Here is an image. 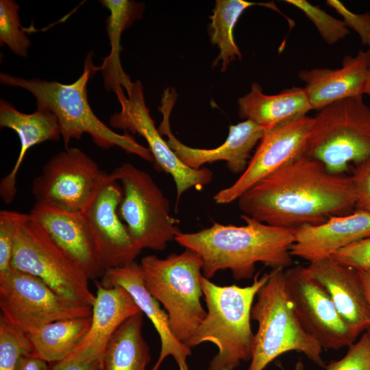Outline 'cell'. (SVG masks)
<instances>
[{"label":"cell","mask_w":370,"mask_h":370,"mask_svg":"<svg viewBox=\"0 0 370 370\" xmlns=\"http://www.w3.org/2000/svg\"><path fill=\"white\" fill-rule=\"evenodd\" d=\"M177 98L175 90L166 88L162 94L159 110L162 120L158 127L162 136L180 161L189 168L200 169L208 163L223 160L234 174H242L251 158L255 146L262 138L265 130L250 120L231 125L225 142L214 148L202 149L187 146L173 134L169 123L170 115Z\"/></svg>","instance_id":"9a60e30c"},{"label":"cell","mask_w":370,"mask_h":370,"mask_svg":"<svg viewBox=\"0 0 370 370\" xmlns=\"http://www.w3.org/2000/svg\"><path fill=\"white\" fill-rule=\"evenodd\" d=\"M237 200L243 214L294 230L350 214L356 206L352 176L330 173L305 156L264 177Z\"/></svg>","instance_id":"6da1fadb"},{"label":"cell","mask_w":370,"mask_h":370,"mask_svg":"<svg viewBox=\"0 0 370 370\" xmlns=\"http://www.w3.org/2000/svg\"><path fill=\"white\" fill-rule=\"evenodd\" d=\"M370 310V270H358Z\"/></svg>","instance_id":"f35d334b"},{"label":"cell","mask_w":370,"mask_h":370,"mask_svg":"<svg viewBox=\"0 0 370 370\" xmlns=\"http://www.w3.org/2000/svg\"><path fill=\"white\" fill-rule=\"evenodd\" d=\"M312 117L308 115L265 131L245 171L213 197L218 204L237 200L249 188L280 167L304 156Z\"/></svg>","instance_id":"2e32d148"},{"label":"cell","mask_w":370,"mask_h":370,"mask_svg":"<svg viewBox=\"0 0 370 370\" xmlns=\"http://www.w3.org/2000/svg\"><path fill=\"white\" fill-rule=\"evenodd\" d=\"M285 2L299 8L313 23L322 38L333 45L349 34L348 27L343 20L328 14L319 6L305 0H286Z\"/></svg>","instance_id":"4dcf8cb0"},{"label":"cell","mask_w":370,"mask_h":370,"mask_svg":"<svg viewBox=\"0 0 370 370\" xmlns=\"http://www.w3.org/2000/svg\"><path fill=\"white\" fill-rule=\"evenodd\" d=\"M306 269L327 291L355 340L370 328V310L357 269L332 256L310 262Z\"/></svg>","instance_id":"e0dca14e"},{"label":"cell","mask_w":370,"mask_h":370,"mask_svg":"<svg viewBox=\"0 0 370 370\" xmlns=\"http://www.w3.org/2000/svg\"><path fill=\"white\" fill-rule=\"evenodd\" d=\"M106 173L85 152L69 147L53 156L32 184L37 203L79 212L87 207Z\"/></svg>","instance_id":"7c38bea8"},{"label":"cell","mask_w":370,"mask_h":370,"mask_svg":"<svg viewBox=\"0 0 370 370\" xmlns=\"http://www.w3.org/2000/svg\"><path fill=\"white\" fill-rule=\"evenodd\" d=\"M18 10L15 1H0V43L16 55L26 57L31 41L22 29Z\"/></svg>","instance_id":"f546056e"},{"label":"cell","mask_w":370,"mask_h":370,"mask_svg":"<svg viewBox=\"0 0 370 370\" xmlns=\"http://www.w3.org/2000/svg\"><path fill=\"white\" fill-rule=\"evenodd\" d=\"M369 51L359 50L347 56L339 69L316 68L301 70L298 76L312 110H321L332 103L364 95L367 77Z\"/></svg>","instance_id":"44dd1931"},{"label":"cell","mask_w":370,"mask_h":370,"mask_svg":"<svg viewBox=\"0 0 370 370\" xmlns=\"http://www.w3.org/2000/svg\"><path fill=\"white\" fill-rule=\"evenodd\" d=\"M143 313L127 319L109 339L103 354L104 370H147L149 348L143 336Z\"/></svg>","instance_id":"484cf974"},{"label":"cell","mask_w":370,"mask_h":370,"mask_svg":"<svg viewBox=\"0 0 370 370\" xmlns=\"http://www.w3.org/2000/svg\"><path fill=\"white\" fill-rule=\"evenodd\" d=\"M1 314L27 334L51 322L92 315V307L57 292L43 280L11 267L0 274Z\"/></svg>","instance_id":"9c48e42d"},{"label":"cell","mask_w":370,"mask_h":370,"mask_svg":"<svg viewBox=\"0 0 370 370\" xmlns=\"http://www.w3.org/2000/svg\"><path fill=\"white\" fill-rule=\"evenodd\" d=\"M282 370H285L284 368L280 367ZM304 369V365L301 361H299L295 366V368L294 370H303Z\"/></svg>","instance_id":"60d3db41"},{"label":"cell","mask_w":370,"mask_h":370,"mask_svg":"<svg viewBox=\"0 0 370 370\" xmlns=\"http://www.w3.org/2000/svg\"><path fill=\"white\" fill-rule=\"evenodd\" d=\"M116 93L121 110L113 114L110 125L114 128L143 136L148 145L156 169L163 171L173 177L176 186L177 208L182 194L190 188L197 190L210 184L212 172L206 169H193L183 164L162 138L146 106L143 87L139 80L133 82L126 90Z\"/></svg>","instance_id":"8fae6325"},{"label":"cell","mask_w":370,"mask_h":370,"mask_svg":"<svg viewBox=\"0 0 370 370\" xmlns=\"http://www.w3.org/2000/svg\"><path fill=\"white\" fill-rule=\"evenodd\" d=\"M99 71L92 63V53L87 55L81 76L69 84L39 78L24 79L1 73V84L18 87L31 92L36 99L37 108L50 110L56 117L65 149L71 140H80L89 134L94 143L103 149L118 147L150 162L153 156L148 149L125 133L119 134L101 121L92 111L88 100L87 84Z\"/></svg>","instance_id":"3957f363"},{"label":"cell","mask_w":370,"mask_h":370,"mask_svg":"<svg viewBox=\"0 0 370 370\" xmlns=\"http://www.w3.org/2000/svg\"><path fill=\"white\" fill-rule=\"evenodd\" d=\"M284 277L286 291L299 320L323 349L338 350L355 342L328 293L306 267L287 268Z\"/></svg>","instance_id":"4fadbf2b"},{"label":"cell","mask_w":370,"mask_h":370,"mask_svg":"<svg viewBox=\"0 0 370 370\" xmlns=\"http://www.w3.org/2000/svg\"><path fill=\"white\" fill-rule=\"evenodd\" d=\"M241 217L245 225L214 223L199 232H181L175 241L201 257L202 274L208 279L229 269L234 280H249L255 275L258 262L272 269L293 264L290 251L294 229L270 225L243 214Z\"/></svg>","instance_id":"7a4b0ae2"},{"label":"cell","mask_w":370,"mask_h":370,"mask_svg":"<svg viewBox=\"0 0 370 370\" xmlns=\"http://www.w3.org/2000/svg\"><path fill=\"white\" fill-rule=\"evenodd\" d=\"M122 187L106 174L94 197L82 211L97 257L106 271L129 265L141 252L119 214Z\"/></svg>","instance_id":"5bb4252c"},{"label":"cell","mask_w":370,"mask_h":370,"mask_svg":"<svg viewBox=\"0 0 370 370\" xmlns=\"http://www.w3.org/2000/svg\"><path fill=\"white\" fill-rule=\"evenodd\" d=\"M238 116L265 131L305 116L312 110L304 88L293 86L276 95H267L257 82L238 100Z\"/></svg>","instance_id":"cb8c5ba5"},{"label":"cell","mask_w":370,"mask_h":370,"mask_svg":"<svg viewBox=\"0 0 370 370\" xmlns=\"http://www.w3.org/2000/svg\"><path fill=\"white\" fill-rule=\"evenodd\" d=\"M370 236V214L355 210L332 217L318 225H303L295 230L292 256L310 262L331 256L338 250Z\"/></svg>","instance_id":"ffe728a7"},{"label":"cell","mask_w":370,"mask_h":370,"mask_svg":"<svg viewBox=\"0 0 370 370\" xmlns=\"http://www.w3.org/2000/svg\"><path fill=\"white\" fill-rule=\"evenodd\" d=\"M0 127L14 131L21 144L14 166L0 182V197L4 203L10 204L17 191L16 176L28 150L43 142L58 140L61 134L58 120L50 110L37 108L33 113H23L2 99L0 101Z\"/></svg>","instance_id":"7402d4cb"},{"label":"cell","mask_w":370,"mask_h":370,"mask_svg":"<svg viewBox=\"0 0 370 370\" xmlns=\"http://www.w3.org/2000/svg\"><path fill=\"white\" fill-rule=\"evenodd\" d=\"M256 297L251 318L258 322V328L248 370H264L277 357L291 351L303 353L324 368L323 348L304 328L288 297L284 269H272Z\"/></svg>","instance_id":"5b68a950"},{"label":"cell","mask_w":370,"mask_h":370,"mask_svg":"<svg viewBox=\"0 0 370 370\" xmlns=\"http://www.w3.org/2000/svg\"><path fill=\"white\" fill-rule=\"evenodd\" d=\"M325 370H370V328L360 338L348 347L347 354L338 360L325 365Z\"/></svg>","instance_id":"d6a6232c"},{"label":"cell","mask_w":370,"mask_h":370,"mask_svg":"<svg viewBox=\"0 0 370 370\" xmlns=\"http://www.w3.org/2000/svg\"><path fill=\"white\" fill-rule=\"evenodd\" d=\"M269 276L270 273H265L259 278L257 273L253 283L245 287L219 286L201 277L207 314L186 345L193 348L210 342L217 347L208 370H235L242 361L251 360L254 343L250 322L253 301Z\"/></svg>","instance_id":"277c9868"},{"label":"cell","mask_w":370,"mask_h":370,"mask_svg":"<svg viewBox=\"0 0 370 370\" xmlns=\"http://www.w3.org/2000/svg\"><path fill=\"white\" fill-rule=\"evenodd\" d=\"M357 270H370V236L350 244L331 256Z\"/></svg>","instance_id":"836d02e7"},{"label":"cell","mask_w":370,"mask_h":370,"mask_svg":"<svg viewBox=\"0 0 370 370\" xmlns=\"http://www.w3.org/2000/svg\"><path fill=\"white\" fill-rule=\"evenodd\" d=\"M50 364L49 370H104L103 355L76 350L63 359Z\"/></svg>","instance_id":"e575fe53"},{"label":"cell","mask_w":370,"mask_h":370,"mask_svg":"<svg viewBox=\"0 0 370 370\" xmlns=\"http://www.w3.org/2000/svg\"><path fill=\"white\" fill-rule=\"evenodd\" d=\"M369 49V60H368V69H367V77L364 89V94H367L370 96V36L369 38L368 44Z\"/></svg>","instance_id":"ab89813d"},{"label":"cell","mask_w":370,"mask_h":370,"mask_svg":"<svg viewBox=\"0 0 370 370\" xmlns=\"http://www.w3.org/2000/svg\"><path fill=\"white\" fill-rule=\"evenodd\" d=\"M29 219V214L6 210L0 211V274L11 268L16 238Z\"/></svg>","instance_id":"1f68e13d"},{"label":"cell","mask_w":370,"mask_h":370,"mask_svg":"<svg viewBox=\"0 0 370 370\" xmlns=\"http://www.w3.org/2000/svg\"><path fill=\"white\" fill-rule=\"evenodd\" d=\"M138 266L145 288L164 307L175 336L186 344L207 314L201 303V257L186 249L165 258L145 256Z\"/></svg>","instance_id":"8992f818"},{"label":"cell","mask_w":370,"mask_h":370,"mask_svg":"<svg viewBox=\"0 0 370 370\" xmlns=\"http://www.w3.org/2000/svg\"><path fill=\"white\" fill-rule=\"evenodd\" d=\"M29 214L75 262L89 280L96 281L103 277L106 271L99 260L82 212H70L36 202Z\"/></svg>","instance_id":"ac0fdd59"},{"label":"cell","mask_w":370,"mask_h":370,"mask_svg":"<svg viewBox=\"0 0 370 370\" xmlns=\"http://www.w3.org/2000/svg\"><path fill=\"white\" fill-rule=\"evenodd\" d=\"M304 156L334 174L370 157V108L362 95L335 101L312 117Z\"/></svg>","instance_id":"52a82bcc"},{"label":"cell","mask_w":370,"mask_h":370,"mask_svg":"<svg viewBox=\"0 0 370 370\" xmlns=\"http://www.w3.org/2000/svg\"><path fill=\"white\" fill-rule=\"evenodd\" d=\"M97 286L90 328L78 346L79 352L103 355L115 331L130 317L141 312L130 293L121 286Z\"/></svg>","instance_id":"603a6c76"},{"label":"cell","mask_w":370,"mask_h":370,"mask_svg":"<svg viewBox=\"0 0 370 370\" xmlns=\"http://www.w3.org/2000/svg\"><path fill=\"white\" fill-rule=\"evenodd\" d=\"M354 165L351 176L356 194L355 209L370 214V157Z\"/></svg>","instance_id":"d590c367"},{"label":"cell","mask_w":370,"mask_h":370,"mask_svg":"<svg viewBox=\"0 0 370 370\" xmlns=\"http://www.w3.org/2000/svg\"><path fill=\"white\" fill-rule=\"evenodd\" d=\"M112 174L121 183L123 198L119 214L131 238L141 251H163L182 232L170 214V202L146 171L130 162Z\"/></svg>","instance_id":"ba28073f"},{"label":"cell","mask_w":370,"mask_h":370,"mask_svg":"<svg viewBox=\"0 0 370 370\" xmlns=\"http://www.w3.org/2000/svg\"><path fill=\"white\" fill-rule=\"evenodd\" d=\"M327 4L333 8L343 17V21L348 28L350 27L357 32L363 45L368 44L370 36V13H353L337 0H328Z\"/></svg>","instance_id":"8d00e7d4"},{"label":"cell","mask_w":370,"mask_h":370,"mask_svg":"<svg viewBox=\"0 0 370 370\" xmlns=\"http://www.w3.org/2000/svg\"><path fill=\"white\" fill-rule=\"evenodd\" d=\"M101 279L100 283L105 286L125 288L157 331L160 338V352L149 370H159L164 359L170 356L174 358L179 370H190L187 358L192 354L191 348L173 334L166 312L145 288L138 264L134 262L127 266L108 269Z\"/></svg>","instance_id":"d6986e66"},{"label":"cell","mask_w":370,"mask_h":370,"mask_svg":"<svg viewBox=\"0 0 370 370\" xmlns=\"http://www.w3.org/2000/svg\"><path fill=\"white\" fill-rule=\"evenodd\" d=\"M11 267L40 278L62 295L93 306L95 295L88 278L75 262L31 219L19 232L13 247Z\"/></svg>","instance_id":"30bf717a"},{"label":"cell","mask_w":370,"mask_h":370,"mask_svg":"<svg viewBox=\"0 0 370 370\" xmlns=\"http://www.w3.org/2000/svg\"><path fill=\"white\" fill-rule=\"evenodd\" d=\"M34 355L27 333L0 315V370H17L23 358Z\"/></svg>","instance_id":"f1b7e54d"},{"label":"cell","mask_w":370,"mask_h":370,"mask_svg":"<svg viewBox=\"0 0 370 370\" xmlns=\"http://www.w3.org/2000/svg\"><path fill=\"white\" fill-rule=\"evenodd\" d=\"M91 325V316L58 320L27 334L34 356L49 363L70 354L82 342Z\"/></svg>","instance_id":"4316f807"},{"label":"cell","mask_w":370,"mask_h":370,"mask_svg":"<svg viewBox=\"0 0 370 370\" xmlns=\"http://www.w3.org/2000/svg\"><path fill=\"white\" fill-rule=\"evenodd\" d=\"M17 370H49L47 362L34 355L23 359Z\"/></svg>","instance_id":"74e56055"},{"label":"cell","mask_w":370,"mask_h":370,"mask_svg":"<svg viewBox=\"0 0 370 370\" xmlns=\"http://www.w3.org/2000/svg\"><path fill=\"white\" fill-rule=\"evenodd\" d=\"M253 5H263L280 12L273 3H255L243 0L216 1L208 26L210 41L219 49V54L212 63L213 68L221 61V71H225L232 61L241 59L242 54L235 42L234 29L243 12Z\"/></svg>","instance_id":"83f0119b"},{"label":"cell","mask_w":370,"mask_h":370,"mask_svg":"<svg viewBox=\"0 0 370 370\" xmlns=\"http://www.w3.org/2000/svg\"><path fill=\"white\" fill-rule=\"evenodd\" d=\"M99 2L110 12L106 18V32L111 51L98 68L103 73L106 88L116 94L123 90L126 91L133 83L121 64L120 52L123 50L121 38L134 21L142 17L145 4L130 0H101Z\"/></svg>","instance_id":"d4e9b609"}]
</instances>
